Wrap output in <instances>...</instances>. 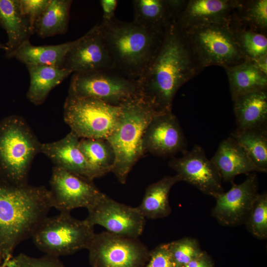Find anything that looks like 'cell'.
<instances>
[{
    "instance_id": "obj_1",
    "label": "cell",
    "mask_w": 267,
    "mask_h": 267,
    "mask_svg": "<svg viewBox=\"0 0 267 267\" xmlns=\"http://www.w3.org/2000/svg\"><path fill=\"white\" fill-rule=\"evenodd\" d=\"M203 69L184 31L173 20L154 57L136 80L138 95L156 114L172 112L177 91Z\"/></svg>"
},
{
    "instance_id": "obj_2",
    "label": "cell",
    "mask_w": 267,
    "mask_h": 267,
    "mask_svg": "<svg viewBox=\"0 0 267 267\" xmlns=\"http://www.w3.org/2000/svg\"><path fill=\"white\" fill-rule=\"evenodd\" d=\"M53 207L52 195L44 186L17 184L0 175V254L3 263L15 247L32 237Z\"/></svg>"
},
{
    "instance_id": "obj_3",
    "label": "cell",
    "mask_w": 267,
    "mask_h": 267,
    "mask_svg": "<svg viewBox=\"0 0 267 267\" xmlns=\"http://www.w3.org/2000/svg\"><path fill=\"white\" fill-rule=\"evenodd\" d=\"M98 26L114 69L135 80L152 61L164 34L116 18L101 21Z\"/></svg>"
},
{
    "instance_id": "obj_4",
    "label": "cell",
    "mask_w": 267,
    "mask_h": 267,
    "mask_svg": "<svg viewBox=\"0 0 267 267\" xmlns=\"http://www.w3.org/2000/svg\"><path fill=\"white\" fill-rule=\"evenodd\" d=\"M118 122L106 139L114 150L115 161L111 172L122 184L144 154L142 138L146 128L157 115L138 95L122 104Z\"/></svg>"
},
{
    "instance_id": "obj_5",
    "label": "cell",
    "mask_w": 267,
    "mask_h": 267,
    "mask_svg": "<svg viewBox=\"0 0 267 267\" xmlns=\"http://www.w3.org/2000/svg\"><path fill=\"white\" fill-rule=\"evenodd\" d=\"M41 144L22 117L13 115L0 123V175L17 184L28 183L32 163Z\"/></svg>"
},
{
    "instance_id": "obj_6",
    "label": "cell",
    "mask_w": 267,
    "mask_h": 267,
    "mask_svg": "<svg viewBox=\"0 0 267 267\" xmlns=\"http://www.w3.org/2000/svg\"><path fill=\"white\" fill-rule=\"evenodd\" d=\"M85 220L73 218L69 212L45 217L32 236L35 245L46 255L58 257L88 249L95 234Z\"/></svg>"
},
{
    "instance_id": "obj_7",
    "label": "cell",
    "mask_w": 267,
    "mask_h": 267,
    "mask_svg": "<svg viewBox=\"0 0 267 267\" xmlns=\"http://www.w3.org/2000/svg\"><path fill=\"white\" fill-rule=\"evenodd\" d=\"M63 108L65 122L80 138L107 139L113 131L121 110L120 106L69 94Z\"/></svg>"
},
{
    "instance_id": "obj_8",
    "label": "cell",
    "mask_w": 267,
    "mask_h": 267,
    "mask_svg": "<svg viewBox=\"0 0 267 267\" xmlns=\"http://www.w3.org/2000/svg\"><path fill=\"white\" fill-rule=\"evenodd\" d=\"M184 32L203 69L211 65L225 68L246 60L229 22L194 26Z\"/></svg>"
},
{
    "instance_id": "obj_9",
    "label": "cell",
    "mask_w": 267,
    "mask_h": 267,
    "mask_svg": "<svg viewBox=\"0 0 267 267\" xmlns=\"http://www.w3.org/2000/svg\"><path fill=\"white\" fill-rule=\"evenodd\" d=\"M68 94L120 106L138 96L136 80L114 68L73 73Z\"/></svg>"
},
{
    "instance_id": "obj_10",
    "label": "cell",
    "mask_w": 267,
    "mask_h": 267,
    "mask_svg": "<svg viewBox=\"0 0 267 267\" xmlns=\"http://www.w3.org/2000/svg\"><path fill=\"white\" fill-rule=\"evenodd\" d=\"M88 250L92 267H143L150 254L138 238L106 231L95 233Z\"/></svg>"
},
{
    "instance_id": "obj_11",
    "label": "cell",
    "mask_w": 267,
    "mask_h": 267,
    "mask_svg": "<svg viewBox=\"0 0 267 267\" xmlns=\"http://www.w3.org/2000/svg\"><path fill=\"white\" fill-rule=\"evenodd\" d=\"M85 220L119 236L138 238L144 229L145 219L136 207L119 203L105 194L88 210Z\"/></svg>"
},
{
    "instance_id": "obj_12",
    "label": "cell",
    "mask_w": 267,
    "mask_h": 267,
    "mask_svg": "<svg viewBox=\"0 0 267 267\" xmlns=\"http://www.w3.org/2000/svg\"><path fill=\"white\" fill-rule=\"evenodd\" d=\"M53 207L60 212L93 206L102 197L101 192L89 180L54 166L49 180Z\"/></svg>"
},
{
    "instance_id": "obj_13",
    "label": "cell",
    "mask_w": 267,
    "mask_h": 267,
    "mask_svg": "<svg viewBox=\"0 0 267 267\" xmlns=\"http://www.w3.org/2000/svg\"><path fill=\"white\" fill-rule=\"evenodd\" d=\"M179 158L173 157L169 166L181 181L186 182L203 193L216 198L224 192L221 174L214 163L207 157L204 149L195 144L182 153Z\"/></svg>"
},
{
    "instance_id": "obj_14",
    "label": "cell",
    "mask_w": 267,
    "mask_h": 267,
    "mask_svg": "<svg viewBox=\"0 0 267 267\" xmlns=\"http://www.w3.org/2000/svg\"><path fill=\"white\" fill-rule=\"evenodd\" d=\"M258 179L255 173L247 175L240 184L232 183L231 188L218 195L211 215L221 225L228 227L244 224L258 195Z\"/></svg>"
},
{
    "instance_id": "obj_15",
    "label": "cell",
    "mask_w": 267,
    "mask_h": 267,
    "mask_svg": "<svg viewBox=\"0 0 267 267\" xmlns=\"http://www.w3.org/2000/svg\"><path fill=\"white\" fill-rule=\"evenodd\" d=\"M187 141L178 119L172 112L154 115L146 128L143 153L160 157H172L186 149Z\"/></svg>"
},
{
    "instance_id": "obj_16",
    "label": "cell",
    "mask_w": 267,
    "mask_h": 267,
    "mask_svg": "<svg viewBox=\"0 0 267 267\" xmlns=\"http://www.w3.org/2000/svg\"><path fill=\"white\" fill-rule=\"evenodd\" d=\"M62 68L73 73L114 68L98 24L78 39L66 55Z\"/></svg>"
},
{
    "instance_id": "obj_17",
    "label": "cell",
    "mask_w": 267,
    "mask_h": 267,
    "mask_svg": "<svg viewBox=\"0 0 267 267\" xmlns=\"http://www.w3.org/2000/svg\"><path fill=\"white\" fill-rule=\"evenodd\" d=\"M80 139L70 131L60 140L42 143L41 153L46 155L54 166L93 181L98 178L80 149Z\"/></svg>"
},
{
    "instance_id": "obj_18",
    "label": "cell",
    "mask_w": 267,
    "mask_h": 267,
    "mask_svg": "<svg viewBox=\"0 0 267 267\" xmlns=\"http://www.w3.org/2000/svg\"><path fill=\"white\" fill-rule=\"evenodd\" d=\"M237 0H189L175 21L183 30L213 23L229 22Z\"/></svg>"
},
{
    "instance_id": "obj_19",
    "label": "cell",
    "mask_w": 267,
    "mask_h": 267,
    "mask_svg": "<svg viewBox=\"0 0 267 267\" xmlns=\"http://www.w3.org/2000/svg\"><path fill=\"white\" fill-rule=\"evenodd\" d=\"M211 160L224 182L233 183L235 177L241 174L262 173L243 147L230 136L221 142Z\"/></svg>"
},
{
    "instance_id": "obj_20",
    "label": "cell",
    "mask_w": 267,
    "mask_h": 267,
    "mask_svg": "<svg viewBox=\"0 0 267 267\" xmlns=\"http://www.w3.org/2000/svg\"><path fill=\"white\" fill-rule=\"evenodd\" d=\"M0 26L7 34V58H12L16 49L34 34L18 0H0Z\"/></svg>"
},
{
    "instance_id": "obj_21",
    "label": "cell",
    "mask_w": 267,
    "mask_h": 267,
    "mask_svg": "<svg viewBox=\"0 0 267 267\" xmlns=\"http://www.w3.org/2000/svg\"><path fill=\"white\" fill-rule=\"evenodd\" d=\"M232 100L237 129L267 127V89L247 92Z\"/></svg>"
},
{
    "instance_id": "obj_22",
    "label": "cell",
    "mask_w": 267,
    "mask_h": 267,
    "mask_svg": "<svg viewBox=\"0 0 267 267\" xmlns=\"http://www.w3.org/2000/svg\"><path fill=\"white\" fill-rule=\"evenodd\" d=\"M178 175L165 176L146 188L137 209L145 219L156 220L169 216L172 211L169 197L174 185L181 181Z\"/></svg>"
},
{
    "instance_id": "obj_23",
    "label": "cell",
    "mask_w": 267,
    "mask_h": 267,
    "mask_svg": "<svg viewBox=\"0 0 267 267\" xmlns=\"http://www.w3.org/2000/svg\"><path fill=\"white\" fill-rule=\"evenodd\" d=\"M78 39L56 45H34L27 40L14 52L15 58L26 67L48 65L62 68L66 55Z\"/></svg>"
},
{
    "instance_id": "obj_24",
    "label": "cell",
    "mask_w": 267,
    "mask_h": 267,
    "mask_svg": "<svg viewBox=\"0 0 267 267\" xmlns=\"http://www.w3.org/2000/svg\"><path fill=\"white\" fill-rule=\"evenodd\" d=\"M26 67L30 78L27 97L36 105L43 104L51 90L73 73L66 69L52 66L36 65Z\"/></svg>"
},
{
    "instance_id": "obj_25",
    "label": "cell",
    "mask_w": 267,
    "mask_h": 267,
    "mask_svg": "<svg viewBox=\"0 0 267 267\" xmlns=\"http://www.w3.org/2000/svg\"><path fill=\"white\" fill-rule=\"evenodd\" d=\"M224 68L227 74L232 99L247 92L267 89V74L252 61L246 60Z\"/></svg>"
},
{
    "instance_id": "obj_26",
    "label": "cell",
    "mask_w": 267,
    "mask_h": 267,
    "mask_svg": "<svg viewBox=\"0 0 267 267\" xmlns=\"http://www.w3.org/2000/svg\"><path fill=\"white\" fill-rule=\"evenodd\" d=\"M134 23L151 31L164 32L173 21L166 0L132 1Z\"/></svg>"
},
{
    "instance_id": "obj_27",
    "label": "cell",
    "mask_w": 267,
    "mask_h": 267,
    "mask_svg": "<svg viewBox=\"0 0 267 267\" xmlns=\"http://www.w3.org/2000/svg\"><path fill=\"white\" fill-rule=\"evenodd\" d=\"M72 2L71 0H50L35 23L34 33L43 38L66 33Z\"/></svg>"
},
{
    "instance_id": "obj_28",
    "label": "cell",
    "mask_w": 267,
    "mask_h": 267,
    "mask_svg": "<svg viewBox=\"0 0 267 267\" xmlns=\"http://www.w3.org/2000/svg\"><path fill=\"white\" fill-rule=\"evenodd\" d=\"M230 136L245 150L262 173L267 172V128L236 129Z\"/></svg>"
},
{
    "instance_id": "obj_29",
    "label": "cell",
    "mask_w": 267,
    "mask_h": 267,
    "mask_svg": "<svg viewBox=\"0 0 267 267\" xmlns=\"http://www.w3.org/2000/svg\"><path fill=\"white\" fill-rule=\"evenodd\" d=\"M79 145L98 178L112 171L115 156L106 139L82 138L80 139Z\"/></svg>"
},
{
    "instance_id": "obj_30",
    "label": "cell",
    "mask_w": 267,
    "mask_h": 267,
    "mask_svg": "<svg viewBox=\"0 0 267 267\" xmlns=\"http://www.w3.org/2000/svg\"><path fill=\"white\" fill-rule=\"evenodd\" d=\"M229 25L245 60L254 61L267 56V35L244 27L231 18Z\"/></svg>"
},
{
    "instance_id": "obj_31",
    "label": "cell",
    "mask_w": 267,
    "mask_h": 267,
    "mask_svg": "<svg viewBox=\"0 0 267 267\" xmlns=\"http://www.w3.org/2000/svg\"><path fill=\"white\" fill-rule=\"evenodd\" d=\"M231 18L244 27L267 35V0H237Z\"/></svg>"
},
{
    "instance_id": "obj_32",
    "label": "cell",
    "mask_w": 267,
    "mask_h": 267,
    "mask_svg": "<svg viewBox=\"0 0 267 267\" xmlns=\"http://www.w3.org/2000/svg\"><path fill=\"white\" fill-rule=\"evenodd\" d=\"M246 229L255 237L267 238V193H259L244 223Z\"/></svg>"
},
{
    "instance_id": "obj_33",
    "label": "cell",
    "mask_w": 267,
    "mask_h": 267,
    "mask_svg": "<svg viewBox=\"0 0 267 267\" xmlns=\"http://www.w3.org/2000/svg\"><path fill=\"white\" fill-rule=\"evenodd\" d=\"M168 249L176 267H184L203 252L198 241L188 237L168 243Z\"/></svg>"
},
{
    "instance_id": "obj_34",
    "label": "cell",
    "mask_w": 267,
    "mask_h": 267,
    "mask_svg": "<svg viewBox=\"0 0 267 267\" xmlns=\"http://www.w3.org/2000/svg\"><path fill=\"white\" fill-rule=\"evenodd\" d=\"M5 264L7 267H65L58 257L46 255L35 258L23 253L11 257Z\"/></svg>"
},
{
    "instance_id": "obj_35",
    "label": "cell",
    "mask_w": 267,
    "mask_h": 267,
    "mask_svg": "<svg viewBox=\"0 0 267 267\" xmlns=\"http://www.w3.org/2000/svg\"><path fill=\"white\" fill-rule=\"evenodd\" d=\"M20 9L28 19L32 31L34 34L36 21L43 13L50 0H18Z\"/></svg>"
},
{
    "instance_id": "obj_36",
    "label": "cell",
    "mask_w": 267,
    "mask_h": 267,
    "mask_svg": "<svg viewBox=\"0 0 267 267\" xmlns=\"http://www.w3.org/2000/svg\"><path fill=\"white\" fill-rule=\"evenodd\" d=\"M143 267H176L169 253L168 243L161 244L150 251L149 259Z\"/></svg>"
},
{
    "instance_id": "obj_37",
    "label": "cell",
    "mask_w": 267,
    "mask_h": 267,
    "mask_svg": "<svg viewBox=\"0 0 267 267\" xmlns=\"http://www.w3.org/2000/svg\"><path fill=\"white\" fill-rule=\"evenodd\" d=\"M119 1L117 0H100V6L102 10V21H109L115 18V12Z\"/></svg>"
},
{
    "instance_id": "obj_38",
    "label": "cell",
    "mask_w": 267,
    "mask_h": 267,
    "mask_svg": "<svg viewBox=\"0 0 267 267\" xmlns=\"http://www.w3.org/2000/svg\"><path fill=\"white\" fill-rule=\"evenodd\" d=\"M184 267H214L213 263L207 253L203 251L202 254L188 263Z\"/></svg>"
},
{
    "instance_id": "obj_39",
    "label": "cell",
    "mask_w": 267,
    "mask_h": 267,
    "mask_svg": "<svg viewBox=\"0 0 267 267\" xmlns=\"http://www.w3.org/2000/svg\"><path fill=\"white\" fill-rule=\"evenodd\" d=\"M173 20H175L178 15L184 7L187 0H166Z\"/></svg>"
},
{
    "instance_id": "obj_40",
    "label": "cell",
    "mask_w": 267,
    "mask_h": 267,
    "mask_svg": "<svg viewBox=\"0 0 267 267\" xmlns=\"http://www.w3.org/2000/svg\"><path fill=\"white\" fill-rule=\"evenodd\" d=\"M0 49H3L4 50H5V51L7 49V48L5 46V44H2L1 42H0Z\"/></svg>"
},
{
    "instance_id": "obj_41",
    "label": "cell",
    "mask_w": 267,
    "mask_h": 267,
    "mask_svg": "<svg viewBox=\"0 0 267 267\" xmlns=\"http://www.w3.org/2000/svg\"><path fill=\"white\" fill-rule=\"evenodd\" d=\"M3 260L1 254H0V267H2Z\"/></svg>"
},
{
    "instance_id": "obj_42",
    "label": "cell",
    "mask_w": 267,
    "mask_h": 267,
    "mask_svg": "<svg viewBox=\"0 0 267 267\" xmlns=\"http://www.w3.org/2000/svg\"><path fill=\"white\" fill-rule=\"evenodd\" d=\"M2 267H7L6 266V265H5V263H3Z\"/></svg>"
}]
</instances>
